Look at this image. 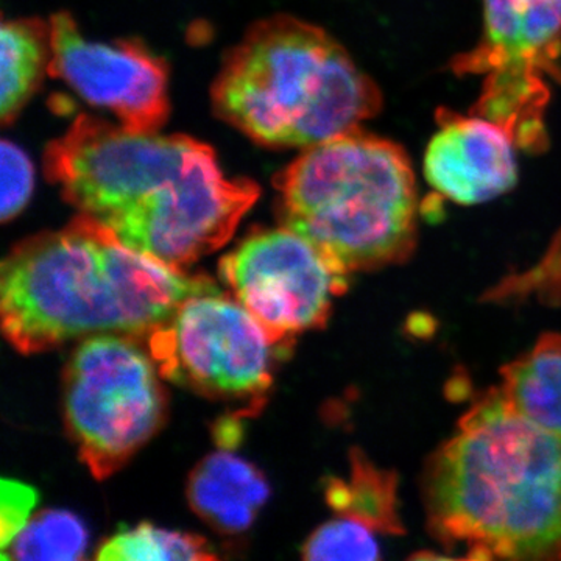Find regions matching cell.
<instances>
[{
  "label": "cell",
  "mask_w": 561,
  "mask_h": 561,
  "mask_svg": "<svg viewBox=\"0 0 561 561\" xmlns=\"http://www.w3.org/2000/svg\"><path fill=\"white\" fill-rule=\"evenodd\" d=\"M44 172L80 214L181 271L230 241L261 194L249 179H228L201 140L84 114L51 140Z\"/></svg>",
  "instance_id": "obj_1"
},
{
  "label": "cell",
  "mask_w": 561,
  "mask_h": 561,
  "mask_svg": "<svg viewBox=\"0 0 561 561\" xmlns=\"http://www.w3.org/2000/svg\"><path fill=\"white\" fill-rule=\"evenodd\" d=\"M220 290L125 245L80 214L14 247L0 272L2 330L22 354L99 334L146 337L194 295Z\"/></svg>",
  "instance_id": "obj_2"
},
{
  "label": "cell",
  "mask_w": 561,
  "mask_h": 561,
  "mask_svg": "<svg viewBox=\"0 0 561 561\" xmlns=\"http://www.w3.org/2000/svg\"><path fill=\"white\" fill-rule=\"evenodd\" d=\"M424 505L472 559L561 560V438L490 391L432 456Z\"/></svg>",
  "instance_id": "obj_3"
},
{
  "label": "cell",
  "mask_w": 561,
  "mask_h": 561,
  "mask_svg": "<svg viewBox=\"0 0 561 561\" xmlns=\"http://www.w3.org/2000/svg\"><path fill=\"white\" fill-rule=\"evenodd\" d=\"M213 106L260 146L309 149L359 130L382 110V92L330 33L279 14L227 55Z\"/></svg>",
  "instance_id": "obj_4"
},
{
  "label": "cell",
  "mask_w": 561,
  "mask_h": 561,
  "mask_svg": "<svg viewBox=\"0 0 561 561\" xmlns=\"http://www.w3.org/2000/svg\"><path fill=\"white\" fill-rule=\"evenodd\" d=\"M280 224L343 272L400 264L419 239V186L394 140L354 130L302 151L275 176Z\"/></svg>",
  "instance_id": "obj_5"
},
{
  "label": "cell",
  "mask_w": 561,
  "mask_h": 561,
  "mask_svg": "<svg viewBox=\"0 0 561 561\" xmlns=\"http://www.w3.org/2000/svg\"><path fill=\"white\" fill-rule=\"evenodd\" d=\"M150 354L127 335L80 343L65 370V420L95 479L121 470L157 434L165 394Z\"/></svg>",
  "instance_id": "obj_6"
},
{
  "label": "cell",
  "mask_w": 561,
  "mask_h": 561,
  "mask_svg": "<svg viewBox=\"0 0 561 561\" xmlns=\"http://www.w3.org/2000/svg\"><path fill=\"white\" fill-rule=\"evenodd\" d=\"M459 76H485L474 114L516 139L546 131L549 81L561 83V0H483L478 46L454 58Z\"/></svg>",
  "instance_id": "obj_7"
},
{
  "label": "cell",
  "mask_w": 561,
  "mask_h": 561,
  "mask_svg": "<svg viewBox=\"0 0 561 561\" xmlns=\"http://www.w3.org/2000/svg\"><path fill=\"white\" fill-rule=\"evenodd\" d=\"M161 378L213 400L261 408L283 351L264 327L220 290L194 295L146 335Z\"/></svg>",
  "instance_id": "obj_8"
},
{
  "label": "cell",
  "mask_w": 561,
  "mask_h": 561,
  "mask_svg": "<svg viewBox=\"0 0 561 561\" xmlns=\"http://www.w3.org/2000/svg\"><path fill=\"white\" fill-rule=\"evenodd\" d=\"M220 276L284 350L301 332L323 327L332 300L348 287V273L286 227L247 238L221 260Z\"/></svg>",
  "instance_id": "obj_9"
},
{
  "label": "cell",
  "mask_w": 561,
  "mask_h": 561,
  "mask_svg": "<svg viewBox=\"0 0 561 561\" xmlns=\"http://www.w3.org/2000/svg\"><path fill=\"white\" fill-rule=\"evenodd\" d=\"M47 72L84 101L111 111L127 130L158 131L168 121V65L138 39L92 41L61 11L50 20Z\"/></svg>",
  "instance_id": "obj_10"
},
{
  "label": "cell",
  "mask_w": 561,
  "mask_h": 561,
  "mask_svg": "<svg viewBox=\"0 0 561 561\" xmlns=\"http://www.w3.org/2000/svg\"><path fill=\"white\" fill-rule=\"evenodd\" d=\"M438 130L424 154V175L438 194L479 205L507 194L518 181L515 142L486 117L437 111Z\"/></svg>",
  "instance_id": "obj_11"
},
{
  "label": "cell",
  "mask_w": 561,
  "mask_h": 561,
  "mask_svg": "<svg viewBox=\"0 0 561 561\" xmlns=\"http://www.w3.org/2000/svg\"><path fill=\"white\" fill-rule=\"evenodd\" d=\"M271 489L256 467L231 453H214L192 471L187 500L214 529L239 534L249 529Z\"/></svg>",
  "instance_id": "obj_12"
},
{
  "label": "cell",
  "mask_w": 561,
  "mask_h": 561,
  "mask_svg": "<svg viewBox=\"0 0 561 561\" xmlns=\"http://www.w3.org/2000/svg\"><path fill=\"white\" fill-rule=\"evenodd\" d=\"M500 390L516 412L561 438V335H542L508 364Z\"/></svg>",
  "instance_id": "obj_13"
},
{
  "label": "cell",
  "mask_w": 561,
  "mask_h": 561,
  "mask_svg": "<svg viewBox=\"0 0 561 561\" xmlns=\"http://www.w3.org/2000/svg\"><path fill=\"white\" fill-rule=\"evenodd\" d=\"M324 494L339 516L367 524L379 535L402 531L397 474L376 467L364 453H351L348 479H330Z\"/></svg>",
  "instance_id": "obj_14"
},
{
  "label": "cell",
  "mask_w": 561,
  "mask_h": 561,
  "mask_svg": "<svg viewBox=\"0 0 561 561\" xmlns=\"http://www.w3.org/2000/svg\"><path fill=\"white\" fill-rule=\"evenodd\" d=\"M50 25L39 20H14L2 25L3 125L16 119L25 102L38 88L44 69L49 68Z\"/></svg>",
  "instance_id": "obj_15"
},
{
  "label": "cell",
  "mask_w": 561,
  "mask_h": 561,
  "mask_svg": "<svg viewBox=\"0 0 561 561\" xmlns=\"http://www.w3.org/2000/svg\"><path fill=\"white\" fill-rule=\"evenodd\" d=\"M88 530L68 511H44L28 519L24 529L2 549L3 560L73 561L84 559Z\"/></svg>",
  "instance_id": "obj_16"
},
{
  "label": "cell",
  "mask_w": 561,
  "mask_h": 561,
  "mask_svg": "<svg viewBox=\"0 0 561 561\" xmlns=\"http://www.w3.org/2000/svg\"><path fill=\"white\" fill-rule=\"evenodd\" d=\"M95 559L102 561H175L217 559L208 541L198 535L160 529L153 524L122 527L108 538Z\"/></svg>",
  "instance_id": "obj_17"
},
{
  "label": "cell",
  "mask_w": 561,
  "mask_h": 561,
  "mask_svg": "<svg viewBox=\"0 0 561 561\" xmlns=\"http://www.w3.org/2000/svg\"><path fill=\"white\" fill-rule=\"evenodd\" d=\"M378 531L346 516L324 523L302 545V559L312 561L379 560Z\"/></svg>",
  "instance_id": "obj_18"
},
{
  "label": "cell",
  "mask_w": 561,
  "mask_h": 561,
  "mask_svg": "<svg viewBox=\"0 0 561 561\" xmlns=\"http://www.w3.org/2000/svg\"><path fill=\"white\" fill-rule=\"evenodd\" d=\"M0 169H2V221L14 219L31 201L35 172L31 158L18 144L3 139L0 147Z\"/></svg>",
  "instance_id": "obj_19"
},
{
  "label": "cell",
  "mask_w": 561,
  "mask_h": 561,
  "mask_svg": "<svg viewBox=\"0 0 561 561\" xmlns=\"http://www.w3.org/2000/svg\"><path fill=\"white\" fill-rule=\"evenodd\" d=\"M38 504V491L25 483L3 479L0 486V540L2 549L7 548L13 538L31 519L33 508Z\"/></svg>",
  "instance_id": "obj_20"
}]
</instances>
